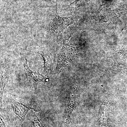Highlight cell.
<instances>
[{
  "label": "cell",
  "instance_id": "1",
  "mask_svg": "<svg viewBox=\"0 0 127 127\" xmlns=\"http://www.w3.org/2000/svg\"><path fill=\"white\" fill-rule=\"evenodd\" d=\"M73 23L70 17H61L56 14L52 17L50 23V31L53 35H59Z\"/></svg>",
  "mask_w": 127,
  "mask_h": 127
},
{
  "label": "cell",
  "instance_id": "2",
  "mask_svg": "<svg viewBox=\"0 0 127 127\" xmlns=\"http://www.w3.org/2000/svg\"><path fill=\"white\" fill-rule=\"evenodd\" d=\"M78 89L76 83H75L71 88L64 113V122L69 127L71 115L77 101Z\"/></svg>",
  "mask_w": 127,
  "mask_h": 127
},
{
  "label": "cell",
  "instance_id": "3",
  "mask_svg": "<svg viewBox=\"0 0 127 127\" xmlns=\"http://www.w3.org/2000/svg\"><path fill=\"white\" fill-rule=\"evenodd\" d=\"M25 74L28 81L33 83H38L43 81L44 79V76L39 73L32 71L29 68L27 64L26 58L25 59L24 64Z\"/></svg>",
  "mask_w": 127,
  "mask_h": 127
},
{
  "label": "cell",
  "instance_id": "4",
  "mask_svg": "<svg viewBox=\"0 0 127 127\" xmlns=\"http://www.w3.org/2000/svg\"><path fill=\"white\" fill-rule=\"evenodd\" d=\"M65 46L63 45L61 51L58 55L57 68V73L58 74L66 67L71 62L70 59L66 56L65 53Z\"/></svg>",
  "mask_w": 127,
  "mask_h": 127
},
{
  "label": "cell",
  "instance_id": "5",
  "mask_svg": "<svg viewBox=\"0 0 127 127\" xmlns=\"http://www.w3.org/2000/svg\"><path fill=\"white\" fill-rule=\"evenodd\" d=\"M35 53L40 54L43 58L44 61V70L47 72H50L52 71L53 67V62L49 53L43 51H37Z\"/></svg>",
  "mask_w": 127,
  "mask_h": 127
},
{
  "label": "cell",
  "instance_id": "6",
  "mask_svg": "<svg viewBox=\"0 0 127 127\" xmlns=\"http://www.w3.org/2000/svg\"><path fill=\"white\" fill-rule=\"evenodd\" d=\"M12 105L14 112L22 120L25 119V116L28 110L32 109L19 103L14 102Z\"/></svg>",
  "mask_w": 127,
  "mask_h": 127
},
{
  "label": "cell",
  "instance_id": "7",
  "mask_svg": "<svg viewBox=\"0 0 127 127\" xmlns=\"http://www.w3.org/2000/svg\"><path fill=\"white\" fill-rule=\"evenodd\" d=\"M7 68L4 67H1L0 75V101L1 103L2 101V95L4 93L5 86L7 83Z\"/></svg>",
  "mask_w": 127,
  "mask_h": 127
},
{
  "label": "cell",
  "instance_id": "8",
  "mask_svg": "<svg viewBox=\"0 0 127 127\" xmlns=\"http://www.w3.org/2000/svg\"><path fill=\"white\" fill-rule=\"evenodd\" d=\"M86 0H76L69 5L70 7L77 8L84 4Z\"/></svg>",
  "mask_w": 127,
  "mask_h": 127
},
{
  "label": "cell",
  "instance_id": "9",
  "mask_svg": "<svg viewBox=\"0 0 127 127\" xmlns=\"http://www.w3.org/2000/svg\"><path fill=\"white\" fill-rule=\"evenodd\" d=\"M32 127H42L40 123L39 120H35L33 121L32 124Z\"/></svg>",
  "mask_w": 127,
  "mask_h": 127
},
{
  "label": "cell",
  "instance_id": "10",
  "mask_svg": "<svg viewBox=\"0 0 127 127\" xmlns=\"http://www.w3.org/2000/svg\"><path fill=\"white\" fill-rule=\"evenodd\" d=\"M0 127H6L4 122L3 121V119L1 116H0Z\"/></svg>",
  "mask_w": 127,
  "mask_h": 127
},
{
  "label": "cell",
  "instance_id": "11",
  "mask_svg": "<svg viewBox=\"0 0 127 127\" xmlns=\"http://www.w3.org/2000/svg\"><path fill=\"white\" fill-rule=\"evenodd\" d=\"M104 4H103L101 5V6H100V7H99V9L98 10V12H100V11H101V10H102V9L103 7H104Z\"/></svg>",
  "mask_w": 127,
  "mask_h": 127
}]
</instances>
